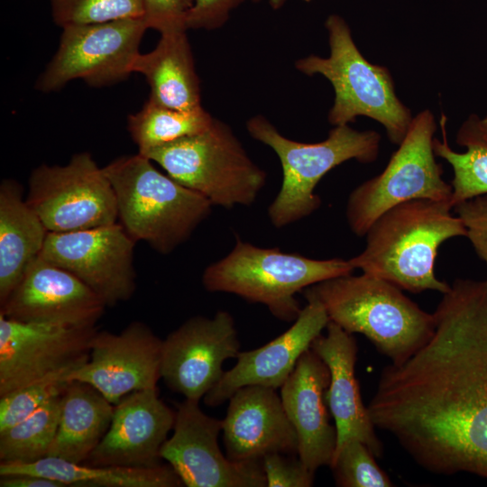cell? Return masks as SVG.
<instances>
[{
  "label": "cell",
  "mask_w": 487,
  "mask_h": 487,
  "mask_svg": "<svg viewBox=\"0 0 487 487\" xmlns=\"http://www.w3.org/2000/svg\"><path fill=\"white\" fill-rule=\"evenodd\" d=\"M433 314L430 339L381 371L368 413L425 470L487 478V280H455Z\"/></svg>",
  "instance_id": "6da1fadb"
},
{
  "label": "cell",
  "mask_w": 487,
  "mask_h": 487,
  "mask_svg": "<svg viewBox=\"0 0 487 487\" xmlns=\"http://www.w3.org/2000/svg\"><path fill=\"white\" fill-rule=\"evenodd\" d=\"M450 202L414 199L385 211L365 234V247L349 259L354 269L385 280L401 289L442 294L450 285L435 274V261L446 240L466 236Z\"/></svg>",
  "instance_id": "7a4b0ae2"
},
{
  "label": "cell",
  "mask_w": 487,
  "mask_h": 487,
  "mask_svg": "<svg viewBox=\"0 0 487 487\" xmlns=\"http://www.w3.org/2000/svg\"><path fill=\"white\" fill-rule=\"evenodd\" d=\"M324 307L329 321L366 336L392 364L418 352L435 330L427 313L394 284L365 273L330 278L303 290Z\"/></svg>",
  "instance_id": "3957f363"
},
{
  "label": "cell",
  "mask_w": 487,
  "mask_h": 487,
  "mask_svg": "<svg viewBox=\"0 0 487 487\" xmlns=\"http://www.w3.org/2000/svg\"><path fill=\"white\" fill-rule=\"evenodd\" d=\"M152 162L138 152L121 156L103 170L115 191L118 222L135 242L167 254L191 235L213 205Z\"/></svg>",
  "instance_id": "277c9868"
},
{
  "label": "cell",
  "mask_w": 487,
  "mask_h": 487,
  "mask_svg": "<svg viewBox=\"0 0 487 487\" xmlns=\"http://www.w3.org/2000/svg\"><path fill=\"white\" fill-rule=\"evenodd\" d=\"M354 270L349 260H317L279 248L257 247L237 238L225 257L206 268L202 283L207 291L237 295L265 305L280 320L294 321L302 309L297 293Z\"/></svg>",
  "instance_id": "5b68a950"
},
{
  "label": "cell",
  "mask_w": 487,
  "mask_h": 487,
  "mask_svg": "<svg viewBox=\"0 0 487 487\" xmlns=\"http://www.w3.org/2000/svg\"><path fill=\"white\" fill-rule=\"evenodd\" d=\"M249 134L277 154L282 167V183L268 208L276 228L301 220L321 205L315 188L332 169L354 159L373 162L379 153L381 136L374 131H356L348 124L335 126L319 142H301L283 136L264 116L247 121Z\"/></svg>",
  "instance_id": "8992f818"
},
{
  "label": "cell",
  "mask_w": 487,
  "mask_h": 487,
  "mask_svg": "<svg viewBox=\"0 0 487 487\" xmlns=\"http://www.w3.org/2000/svg\"><path fill=\"white\" fill-rule=\"evenodd\" d=\"M330 54L309 55L296 61L298 70L308 76L319 74L332 84L335 101L328 114L331 124L345 125L359 115L381 124L389 140L399 145L413 117L398 98L389 69L370 63L355 45L345 21L336 14L326 21Z\"/></svg>",
  "instance_id": "52a82bcc"
},
{
  "label": "cell",
  "mask_w": 487,
  "mask_h": 487,
  "mask_svg": "<svg viewBox=\"0 0 487 487\" xmlns=\"http://www.w3.org/2000/svg\"><path fill=\"white\" fill-rule=\"evenodd\" d=\"M142 155L213 206H250L266 184V172L249 157L231 128L216 119L202 133Z\"/></svg>",
  "instance_id": "ba28073f"
},
{
  "label": "cell",
  "mask_w": 487,
  "mask_h": 487,
  "mask_svg": "<svg viewBox=\"0 0 487 487\" xmlns=\"http://www.w3.org/2000/svg\"><path fill=\"white\" fill-rule=\"evenodd\" d=\"M436 130L432 113H419L412 119L382 172L350 193L345 216L354 234L364 236L385 211L407 201L431 199L451 203L452 186L444 180L443 168L435 158Z\"/></svg>",
  "instance_id": "9c48e42d"
},
{
  "label": "cell",
  "mask_w": 487,
  "mask_h": 487,
  "mask_svg": "<svg viewBox=\"0 0 487 487\" xmlns=\"http://www.w3.org/2000/svg\"><path fill=\"white\" fill-rule=\"evenodd\" d=\"M26 202L48 232L69 233L118 222L114 188L88 152L66 165L41 164L29 178Z\"/></svg>",
  "instance_id": "30bf717a"
},
{
  "label": "cell",
  "mask_w": 487,
  "mask_h": 487,
  "mask_svg": "<svg viewBox=\"0 0 487 487\" xmlns=\"http://www.w3.org/2000/svg\"><path fill=\"white\" fill-rule=\"evenodd\" d=\"M147 29L143 18L63 27L59 48L35 87L51 92L74 79L99 87L126 78L133 73Z\"/></svg>",
  "instance_id": "8fae6325"
},
{
  "label": "cell",
  "mask_w": 487,
  "mask_h": 487,
  "mask_svg": "<svg viewBox=\"0 0 487 487\" xmlns=\"http://www.w3.org/2000/svg\"><path fill=\"white\" fill-rule=\"evenodd\" d=\"M221 431V419L204 413L198 400L185 399L160 457L187 487H267L262 460L233 461L222 453Z\"/></svg>",
  "instance_id": "7c38bea8"
},
{
  "label": "cell",
  "mask_w": 487,
  "mask_h": 487,
  "mask_svg": "<svg viewBox=\"0 0 487 487\" xmlns=\"http://www.w3.org/2000/svg\"><path fill=\"white\" fill-rule=\"evenodd\" d=\"M135 243L117 222L76 232H49L40 256L76 276L106 307H113L129 300L135 291Z\"/></svg>",
  "instance_id": "4fadbf2b"
},
{
  "label": "cell",
  "mask_w": 487,
  "mask_h": 487,
  "mask_svg": "<svg viewBox=\"0 0 487 487\" xmlns=\"http://www.w3.org/2000/svg\"><path fill=\"white\" fill-rule=\"evenodd\" d=\"M96 326L23 322L0 314V397L87 362Z\"/></svg>",
  "instance_id": "5bb4252c"
},
{
  "label": "cell",
  "mask_w": 487,
  "mask_h": 487,
  "mask_svg": "<svg viewBox=\"0 0 487 487\" xmlns=\"http://www.w3.org/2000/svg\"><path fill=\"white\" fill-rule=\"evenodd\" d=\"M240 342L232 315L188 318L162 341L161 378L185 399L200 400L221 380L224 363L236 358Z\"/></svg>",
  "instance_id": "9a60e30c"
},
{
  "label": "cell",
  "mask_w": 487,
  "mask_h": 487,
  "mask_svg": "<svg viewBox=\"0 0 487 487\" xmlns=\"http://www.w3.org/2000/svg\"><path fill=\"white\" fill-rule=\"evenodd\" d=\"M162 341L143 322H131L119 334L96 331L86 363L69 381L86 382L115 405L127 394L157 387Z\"/></svg>",
  "instance_id": "2e32d148"
},
{
  "label": "cell",
  "mask_w": 487,
  "mask_h": 487,
  "mask_svg": "<svg viewBox=\"0 0 487 487\" xmlns=\"http://www.w3.org/2000/svg\"><path fill=\"white\" fill-rule=\"evenodd\" d=\"M106 308L79 279L39 256L0 305V314L23 322L96 326Z\"/></svg>",
  "instance_id": "e0dca14e"
},
{
  "label": "cell",
  "mask_w": 487,
  "mask_h": 487,
  "mask_svg": "<svg viewBox=\"0 0 487 487\" xmlns=\"http://www.w3.org/2000/svg\"><path fill=\"white\" fill-rule=\"evenodd\" d=\"M176 411L160 397L158 388L136 391L115 405L110 426L83 464L152 467L172 430Z\"/></svg>",
  "instance_id": "ac0fdd59"
},
{
  "label": "cell",
  "mask_w": 487,
  "mask_h": 487,
  "mask_svg": "<svg viewBox=\"0 0 487 487\" xmlns=\"http://www.w3.org/2000/svg\"><path fill=\"white\" fill-rule=\"evenodd\" d=\"M307 301L289 329L261 347L238 354L236 363L225 371L221 380L203 398L206 405L217 407L244 386L280 389L300 356L329 322L320 302Z\"/></svg>",
  "instance_id": "d6986e66"
},
{
  "label": "cell",
  "mask_w": 487,
  "mask_h": 487,
  "mask_svg": "<svg viewBox=\"0 0 487 487\" xmlns=\"http://www.w3.org/2000/svg\"><path fill=\"white\" fill-rule=\"evenodd\" d=\"M276 391L244 386L228 400L222 432L229 459L262 460L270 453L298 455L296 431Z\"/></svg>",
  "instance_id": "ffe728a7"
},
{
  "label": "cell",
  "mask_w": 487,
  "mask_h": 487,
  "mask_svg": "<svg viewBox=\"0 0 487 487\" xmlns=\"http://www.w3.org/2000/svg\"><path fill=\"white\" fill-rule=\"evenodd\" d=\"M329 381L327 365L309 348L280 389L285 412L297 434L298 456L313 473L330 466L336 448V429L327 410Z\"/></svg>",
  "instance_id": "44dd1931"
},
{
  "label": "cell",
  "mask_w": 487,
  "mask_h": 487,
  "mask_svg": "<svg viewBox=\"0 0 487 487\" xmlns=\"http://www.w3.org/2000/svg\"><path fill=\"white\" fill-rule=\"evenodd\" d=\"M310 348L329 370L326 400L335 420L336 448L348 440L358 439L368 446L375 457H381L383 446L375 433V426L363 402L355 378L358 348L353 334L329 321L326 334L319 335Z\"/></svg>",
  "instance_id": "7402d4cb"
},
{
  "label": "cell",
  "mask_w": 487,
  "mask_h": 487,
  "mask_svg": "<svg viewBox=\"0 0 487 487\" xmlns=\"http://www.w3.org/2000/svg\"><path fill=\"white\" fill-rule=\"evenodd\" d=\"M48 230L14 179L0 185V305L43 248Z\"/></svg>",
  "instance_id": "603a6c76"
},
{
  "label": "cell",
  "mask_w": 487,
  "mask_h": 487,
  "mask_svg": "<svg viewBox=\"0 0 487 487\" xmlns=\"http://www.w3.org/2000/svg\"><path fill=\"white\" fill-rule=\"evenodd\" d=\"M186 32L161 33L155 49L139 53L133 66V72L143 75L150 85L148 99L180 110L201 106L200 83Z\"/></svg>",
  "instance_id": "cb8c5ba5"
},
{
  "label": "cell",
  "mask_w": 487,
  "mask_h": 487,
  "mask_svg": "<svg viewBox=\"0 0 487 487\" xmlns=\"http://www.w3.org/2000/svg\"><path fill=\"white\" fill-rule=\"evenodd\" d=\"M114 409L93 386L69 381L61 395L58 430L48 456L85 463L106 433Z\"/></svg>",
  "instance_id": "d4e9b609"
},
{
  "label": "cell",
  "mask_w": 487,
  "mask_h": 487,
  "mask_svg": "<svg viewBox=\"0 0 487 487\" xmlns=\"http://www.w3.org/2000/svg\"><path fill=\"white\" fill-rule=\"evenodd\" d=\"M31 473L68 486L87 487H179L183 483L167 464L152 467L89 465L46 456L30 464L0 463V475Z\"/></svg>",
  "instance_id": "484cf974"
},
{
  "label": "cell",
  "mask_w": 487,
  "mask_h": 487,
  "mask_svg": "<svg viewBox=\"0 0 487 487\" xmlns=\"http://www.w3.org/2000/svg\"><path fill=\"white\" fill-rule=\"evenodd\" d=\"M479 117L472 115L460 127L456 142L466 148L464 152L454 151L448 144L443 116L442 142L435 138L433 149L436 156L446 160L453 169V207L472 198L487 194V139L479 126Z\"/></svg>",
  "instance_id": "4316f807"
},
{
  "label": "cell",
  "mask_w": 487,
  "mask_h": 487,
  "mask_svg": "<svg viewBox=\"0 0 487 487\" xmlns=\"http://www.w3.org/2000/svg\"><path fill=\"white\" fill-rule=\"evenodd\" d=\"M214 118L202 106L180 110L148 99L128 117V131L142 154L152 149L204 132Z\"/></svg>",
  "instance_id": "83f0119b"
},
{
  "label": "cell",
  "mask_w": 487,
  "mask_h": 487,
  "mask_svg": "<svg viewBox=\"0 0 487 487\" xmlns=\"http://www.w3.org/2000/svg\"><path fill=\"white\" fill-rule=\"evenodd\" d=\"M61 395L0 432V463L30 464L48 456L58 430Z\"/></svg>",
  "instance_id": "f1b7e54d"
},
{
  "label": "cell",
  "mask_w": 487,
  "mask_h": 487,
  "mask_svg": "<svg viewBox=\"0 0 487 487\" xmlns=\"http://www.w3.org/2000/svg\"><path fill=\"white\" fill-rule=\"evenodd\" d=\"M51 15L61 28L143 18L142 0H50Z\"/></svg>",
  "instance_id": "f546056e"
},
{
  "label": "cell",
  "mask_w": 487,
  "mask_h": 487,
  "mask_svg": "<svg viewBox=\"0 0 487 487\" xmlns=\"http://www.w3.org/2000/svg\"><path fill=\"white\" fill-rule=\"evenodd\" d=\"M74 369L54 372L0 397V432L24 419L50 400L60 396L69 382L68 375Z\"/></svg>",
  "instance_id": "4dcf8cb0"
},
{
  "label": "cell",
  "mask_w": 487,
  "mask_h": 487,
  "mask_svg": "<svg viewBox=\"0 0 487 487\" xmlns=\"http://www.w3.org/2000/svg\"><path fill=\"white\" fill-rule=\"evenodd\" d=\"M374 455L358 439H351L335 449L330 468L335 483L342 487H391L390 477L380 468Z\"/></svg>",
  "instance_id": "1f68e13d"
},
{
  "label": "cell",
  "mask_w": 487,
  "mask_h": 487,
  "mask_svg": "<svg viewBox=\"0 0 487 487\" xmlns=\"http://www.w3.org/2000/svg\"><path fill=\"white\" fill-rule=\"evenodd\" d=\"M267 487H310L315 473L299 458L281 453H270L262 458Z\"/></svg>",
  "instance_id": "d6a6232c"
},
{
  "label": "cell",
  "mask_w": 487,
  "mask_h": 487,
  "mask_svg": "<svg viewBox=\"0 0 487 487\" xmlns=\"http://www.w3.org/2000/svg\"><path fill=\"white\" fill-rule=\"evenodd\" d=\"M148 28L160 33L187 31V18L194 0H142Z\"/></svg>",
  "instance_id": "836d02e7"
},
{
  "label": "cell",
  "mask_w": 487,
  "mask_h": 487,
  "mask_svg": "<svg viewBox=\"0 0 487 487\" xmlns=\"http://www.w3.org/2000/svg\"><path fill=\"white\" fill-rule=\"evenodd\" d=\"M453 209L463 221L475 253L487 266V194L464 200Z\"/></svg>",
  "instance_id": "e575fe53"
},
{
  "label": "cell",
  "mask_w": 487,
  "mask_h": 487,
  "mask_svg": "<svg viewBox=\"0 0 487 487\" xmlns=\"http://www.w3.org/2000/svg\"><path fill=\"white\" fill-rule=\"evenodd\" d=\"M259 0H194L188 18V29L214 30L228 20L230 13L242 4Z\"/></svg>",
  "instance_id": "d590c367"
},
{
  "label": "cell",
  "mask_w": 487,
  "mask_h": 487,
  "mask_svg": "<svg viewBox=\"0 0 487 487\" xmlns=\"http://www.w3.org/2000/svg\"><path fill=\"white\" fill-rule=\"evenodd\" d=\"M0 487H67L65 484L43 476L31 473L0 475Z\"/></svg>",
  "instance_id": "8d00e7d4"
},
{
  "label": "cell",
  "mask_w": 487,
  "mask_h": 487,
  "mask_svg": "<svg viewBox=\"0 0 487 487\" xmlns=\"http://www.w3.org/2000/svg\"><path fill=\"white\" fill-rule=\"evenodd\" d=\"M479 126L483 135L487 139V115L482 119H479Z\"/></svg>",
  "instance_id": "74e56055"
},
{
  "label": "cell",
  "mask_w": 487,
  "mask_h": 487,
  "mask_svg": "<svg viewBox=\"0 0 487 487\" xmlns=\"http://www.w3.org/2000/svg\"><path fill=\"white\" fill-rule=\"evenodd\" d=\"M285 0H269V3L273 9H279L282 6Z\"/></svg>",
  "instance_id": "f35d334b"
},
{
  "label": "cell",
  "mask_w": 487,
  "mask_h": 487,
  "mask_svg": "<svg viewBox=\"0 0 487 487\" xmlns=\"http://www.w3.org/2000/svg\"><path fill=\"white\" fill-rule=\"evenodd\" d=\"M302 1H304V2H310L311 0H302Z\"/></svg>",
  "instance_id": "ab89813d"
}]
</instances>
